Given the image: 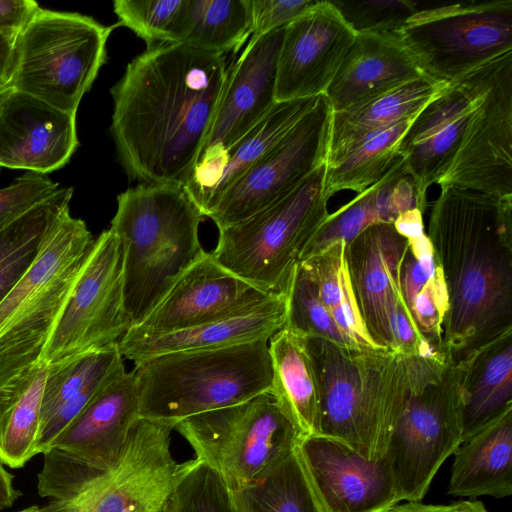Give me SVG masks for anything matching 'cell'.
I'll list each match as a JSON object with an SVG mask.
<instances>
[{
	"label": "cell",
	"mask_w": 512,
	"mask_h": 512,
	"mask_svg": "<svg viewBox=\"0 0 512 512\" xmlns=\"http://www.w3.org/2000/svg\"><path fill=\"white\" fill-rule=\"evenodd\" d=\"M224 54L161 43L112 87L111 134L129 178L182 186L209 133L227 76Z\"/></svg>",
	"instance_id": "6da1fadb"
},
{
	"label": "cell",
	"mask_w": 512,
	"mask_h": 512,
	"mask_svg": "<svg viewBox=\"0 0 512 512\" xmlns=\"http://www.w3.org/2000/svg\"><path fill=\"white\" fill-rule=\"evenodd\" d=\"M427 236L448 294L443 351L458 362L512 330V195L441 186Z\"/></svg>",
	"instance_id": "7a4b0ae2"
},
{
	"label": "cell",
	"mask_w": 512,
	"mask_h": 512,
	"mask_svg": "<svg viewBox=\"0 0 512 512\" xmlns=\"http://www.w3.org/2000/svg\"><path fill=\"white\" fill-rule=\"evenodd\" d=\"M204 218L182 186L140 184L117 196L110 230L122 253L123 296L131 327L140 324L180 276L206 255Z\"/></svg>",
	"instance_id": "3957f363"
},
{
	"label": "cell",
	"mask_w": 512,
	"mask_h": 512,
	"mask_svg": "<svg viewBox=\"0 0 512 512\" xmlns=\"http://www.w3.org/2000/svg\"><path fill=\"white\" fill-rule=\"evenodd\" d=\"M133 375L139 417L175 427L191 416L270 392L269 343L160 354L135 363Z\"/></svg>",
	"instance_id": "277c9868"
},
{
	"label": "cell",
	"mask_w": 512,
	"mask_h": 512,
	"mask_svg": "<svg viewBox=\"0 0 512 512\" xmlns=\"http://www.w3.org/2000/svg\"><path fill=\"white\" fill-rule=\"evenodd\" d=\"M404 398L385 457L399 502H421L444 461L463 442L457 362L402 354Z\"/></svg>",
	"instance_id": "5b68a950"
},
{
	"label": "cell",
	"mask_w": 512,
	"mask_h": 512,
	"mask_svg": "<svg viewBox=\"0 0 512 512\" xmlns=\"http://www.w3.org/2000/svg\"><path fill=\"white\" fill-rule=\"evenodd\" d=\"M93 242L86 223L66 211L0 303V385L40 361Z\"/></svg>",
	"instance_id": "8992f818"
},
{
	"label": "cell",
	"mask_w": 512,
	"mask_h": 512,
	"mask_svg": "<svg viewBox=\"0 0 512 512\" xmlns=\"http://www.w3.org/2000/svg\"><path fill=\"white\" fill-rule=\"evenodd\" d=\"M320 395V435L369 460L385 456L400 403L386 352L307 337Z\"/></svg>",
	"instance_id": "52a82bcc"
},
{
	"label": "cell",
	"mask_w": 512,
	"mask_h": 512,
	"mask_svg": "<svg viewBox=\"0 0 512 512\" xmlns=\"http://www.w3.org/2000/svg\"><path fill=\"white\" fill-rule=\"evenodd\" d=\"M325 172L324 163L280 200L219 229L214 260L267 294H287L305 248L329 215Z\"/></svg>",
	"instance_id": "ba28073f"
},
{
	"label": "cell",
	"mask_w": 512,
	"mask_h": 512,
	"mask_svg": "<svg viewBox=\"0 0 512 512\" xmlns=\"http://www.w3.org/2000/svg\"><path fill=\"white\" fill-rule=\"evenodd\" d=\"M113 28L77 12L40 7L16 38L11 86L76 114L106 62Z\"/></svg>",
	"instance_id": "9c48e42d"
},
{
	"label": "cell",
	"mask_w": 512,
	"mask_h": 512,
	"mask_svg": "<svg viewBox=\"0 0 512 512\" xmlns=\"http://www.w3.org/2000/svg\"><path fill=\"white\" fill-rule=\"evenodd\" d=\"M174 430L229 491L266 476L304 439L271 392L191 416Z\"/></svg>",
	"instance_id": "30bf717a"
},
{
	"label": "cell",
	"mask_w": 512,
	"mask_h": 512,
	"mask_svg": "<svg viewBox=\"0 0 512 512\" xmlns=\"http://www.w3.org/2000/svg\"><path fill=\"white\" fill-rule=\"evenodd\" d=\"M139 418L133 371L123 365L42 453L39 495L63 501L79 494L117 461Z\"/></svg>",
	"instance_id": "8fae6325"
},
{
	"label": "cell",
	"mask_w": 512,
	"mask_h": 512,
	"mask_svg": "<svg viewBox=\"0 0 512 512\" xmlns=\"http://www.w3.org/2000/svg\"><path fill=\"white\" fill-rule=\"evenodd\" d=\"M397 34L423 75L450 84L512 52V0L418 8Z\"/></svg>",
	"instance_id": "7c38bea8"
},
{
	"label": "cell",
	"mask_w": 512,
	"mask_h": 512,
	"mask_svg": "<svg viewBox=\"0 0 512 512\" xmlns=\"http://www.w3.org/2000/svg\"><path fill=\"white\" fill-rule=\"evenodd\" d=\"M174 427L139 418L117 461L83 491L49 501L44 512H165L177 485L199 462H178L171 452Z\"/></svg>",
	"instance_id": "4fadbf2b"
},
{
	"label": "cell",
	"mask_w": 512,
	"mask_h": 512,
	"mask_svg": "<svg viewBox=\"0 0 512 512\" xmlns=\"http://www.w3.org/2000/svg\"><path fill=\"white\" fill-rule=\"evenodd\" d=\"M131 326L124 305L120 242L108 229L94 239L40 361L49 365L116 345Z\"/></svg>",
	"instance_id": "5bb4252c"
},
{
	"label": "cell",
	"mask_w": 512,
	"mask_h": 512,
	"mask_svg": "<svg viewBox=\"0 0 512 512\" xmlns=\"http://www.w3.org/2000/svg\"><path fill=\"white\" fill-rule=\"evenodd\" d=\"M332 109L325 95L208 210L218 230L280 200L326 162Z\"/></svg>",
	"instance_id": "9a60e30c"
},
{
	"label": "cell",
	"mask_w": 512,
	"mask_h": 512,
	"mask_svg": "<svg viewBox=\"0 0 512 512\" xmlns=\"http://www.w3.org/2000/svg\"><path fill=\"white\" fill-rule=\"evenodd\" d=\"M499 57L448 84L417 113L398 143L397 154L415 183L425 211L427 191L439 183L453 161Z\"/></svg>",
	"instance_id": "2e32d148"
},
{
	"label": "cell",
	"mask_w": 512,
	"mask_h": 512,
	"mask_svg": "<svg viewBox=\"0 0 512 512\" xmlns=\"http://www.w3.org/2000/svg\"><path fill=\"white\" fill-rule=\"evenodd\" d=\"M438 184L512 195V52L497 59L489 86Z\"/></svg>",
	"instance_id": "e0dca14e"
},
{
	"label": "cell",
	"mask_w": 512,
	"mask_h": 512,
	"mask_svg": "<svg viewBox=\"0 0 512 512\" xmlns=\"http://www.w3.org/2000/svg\"><path fill=\"white\" fill-rule=\"evenodd\" d=\"M355 37L328 0L289 23L278 56L276 102L324 95Z\"/></svg>",
	"instance_id": "ac0fdd59"
},
{
	"label": "cell",
	"mask_w": 512,
	"mask_h": 512,
	"mask_svg": "<svg viewBox=\"0 0 512 512\" xmlns=\"http://www.w3.org/2000/svg\"><path fill=\"white\" fill-rule=\"evenodd\" d=\"M267 294L219 265L211 253L186 270L162 301L125 335L150 336L190 328L266 301Z\"/></svg>",
	"instance_id": "d6986e66"
},
{
	"label": "cell",
	"mask_w": 512,
	"mask_h": 512,
	"mask_svg": "<svg viewBox=\"0 0 512 512\" xmlns=\"http://www.w3.org/2000/svg\"><path fill=\"white\" fill-rule=\"evenodd\" d=\"M408 248L407 239L393 223L372 224L345 247L352 290L366 330L376 344L395 352L393 323Z\"/></svg>",
	"instance_id": "ffe728a7"
},
{
	"label": "cell",
	"mask_w": 512,
	"mask_h": 512,
	"mask_svg": "<svg viewBox=\"0 0 512 512\" xmlns=\"http://www.w3.org/2000/svg\"><path fill=\"white\" fill-rule=\"evenodd\" d=\"M299 449L326 512H378L400 503L385 456L366 459L323 435L304 438Z\"/></svg>",
	"instance_id": "44dd1931"
},
{
	"label": "cell",
	"mask_w": 512,
	"mask_h": 512,
	"mask_svg": "<svg viewBox=\"0 0 512 512\" xmlns=\"http://www.w3.org/2000/svg\"><path fill=\"white\" fill-rule=\"evenodd\" d=\"M285 27L251 37L241 55L228 67L201 153L229 148L274 107L277 63Z\"/></svg>",
	"instance_id": "7402d4cb"
},
{
	"label": "cell",
	"mask_w": 512,
	"mask_h": 512,
	"mask_svg": "<svg viewBox=\"0 0 512 512\" xmlns=\"http://www.w3.org/2000/svg\"><path fill=\"white\" fill-rule=\"evenodd\" d=\"M78 145L76 114L15 90L0 111V169L46 175L65 166Z\"/></svg>",
	"instance_id": "603a6c76"
},
{
	"label": "cell",
	"mask_w": 512,
	"mask_h": 512,
	"mask_svg": "<svg viewBox=\"0 0 512 512\" xmlns=\"http://www.w3.org/2000/svg\"><path fill=\"white\" fill-rule=\"evenodd\" d=\"M319 96L276 102L271 111L232 146L208 149L200 154L183 189L204 217L215 200L290 131Z\"/></svg>",
	"instance_id": "cb8c5ba5"
},
{
	"label": "cell",
	"mask_w": 512,
	"mask_h": 512,
	"mask_svg": "<svg viewBox=\"0 0 512 512\" xmlns=\"http://www.w3.org/2000/svg\"><path fill=\"white\" fill-rule=\"evenodd\" d=\"M288 293L274 295L248 310L190 328L150 336L124 335L118 342V350L123 359L137 363L165 353L269 341L286 325Z\"/></svg>",
	"instance_id": "d4e9b609"
},
{
	"label": "cell",
	"mask_w": 512,
	"mask_h": 512,
	"mask_svg": "<svg viewBox=\"0 0 512 512\" xmlns=\"http://www.w3.org/2000/svg\"><path fill=\"white\" fill-rule=\"evenodd\" d=\"M422 75L397 32L356 34L324 95L339 112Z\"/></svg>",
	"instance_id": "484cf974"
},
{
	"label": "cell",
	"mask_w": 512,
	"mask_h": 512,
	"mask_svg": "<svg viewBox=\"0 0 512 512\" xmlns=\"http://www.w3.org/2000/svg\"><path fill=\"white\" fill-rule=\"evenodd\" d=\"M463 442L512 410V330L457 362Z\"/></svg>",
	"instance_id": "4316f807"
},
{
	"label": "cell",
	"mask_w": 512,
	"mask_h": 512,
	"mask_svg": "<svg viewBox=\"0 0 512 512\" xmlns=\"http://www.w3.org/2000/svg\"><path fill=\"white\" fill-rule=\"evenodd\" d=\"M414 208L424 213L415 183L399 158L383 178L327 216L300 262L338 241L348 244L372 224L394 223L401 213Z\"/></svg>",
	"instance_id": "83f0119b"
},
{
	"label": "cell",
	"mask_w": 512,
	"mask_h": 512,
	"mask_svg": "<svg viewBox=\"0 0 512 512\" xmlns=\"http://www.w3.org/2000/svg\"><path fill=\"white\" fill-rule=\"evenodd\" d=\"M448 84L425 75L339 112H332L326 166L368 136L413 119Z\"/></svg>",
	"instance_id": "f1b7e54d"
},
{
	"label": "cell",
	"mask_w": 512,
	"mask_h": 512,
	"mask_svg": "<svg viewBox=\"0 0 512 512\" xmlns=\"http://www.w3.org/2000/svg\"><path fill=\"white\" fill-rule=\"evenodd\" d=\"M453 496L504 498L512 494V410L477 431L453 453Z\"/></svg>",
	"instance_id": "f546056e"
},
{
	"label": "cell",
	"mask_w": 512,
	"mask_h": 512,
	"mask_svg": "<svg viewBox=\"0 0 512 512\" xmlns=\"http://www.w3.org/2000/svg\"><path fill=\"white\" fill-rule=\"evenodd\" d=\"M271 394L304 438L320 435V395L307 337L284 326L269 339Z\"/></svg>",
	"instance_id": "4dcf8cb0"
},
{
	"label": "cell",
	"mask_w": 512,
	"mask_h": 512,
	"mask_svg": "<svg viewBox=\"0 0 512 512\" xmlns=\"http://www.w3.org/2000/svg\"><path fill=\"white\" fill-rule=\"evenodd\" d=\"M47 365L38 361L0 385V462L21 468L38 453Z\"/></svg>",
	"instance_id": "1f68e13d"
},
{
	"label": "cell",
	"mask_w": 512,
	"mask_h": 512,
	"mask_svg": "<svg viewBox=\"0 0 512 512\" xmlns=\"http://www.w3.org/2000/svg\"><path fill=\"white\" fill-rule=\"evenodd\" d=\"M73 188H58L0 232V303L35 261L48 233L69 209Z\"/></svg>",
	"instance_id": "d6a6232c"
},
{
	"label": "cell",
	"mask_w": 512,
	"mask_h": 512,
	"mask_svg": "<svg viewBox=\"0 0 512 512\" xmlns=\"http://www.w3.org/2000/svg\"><path fill=\"white\" fill-rule=\"evenodd\" d=\"M229 492L235 512H326L299 445L266 476Z\"/></svg>",
	"instance_id": "836d02e7"
},
{
	"label": "cell",
	"mask_w": 512,
	"mask_h": 512,
	"mask_svg": "<svg viewBox=\"0 0 512 512\" xmlns=\"http://www.w3.org/2000/svg\"><path fill=\"white\" fill-rule=\"evenodd\" d=\"M249 36V0H186L177 43L225 55L236 53Z\"/></svg>",
	"instance_id": "e575fe53"
},
{
	"label": "cell",
	"mask_w": 512,
	"mask_h": 512,
	"mask_svg": "<svg viewBox=\"0 0 512 512\" xmlns=\"http://www.w3.org/2000/svg\"><path fill=\"white\" fill-rule=\"evenodd\" d=\"M411 121L399 122L368 136L336 163L326 166V195L331 198L341 190L359 194L383 178L399 160L397 146Z\"/></svg>",
	"instance_id": "d590c367"
},
{
	"label": "cell",
	"mask_w": 512,
	"mask_h": 512,
	"mask_svg": "<svg viewBox=\"0 0 512 512\" xmlns=\"http://www.w3.org/2000/svg\"><path fill=\"white\" fill-rule=\"evenodd\" d=\"M123 365L118 344L47 365L40 426L89 384L109 376Z\"/></svg>",
	"instance_id": "8d00e7d4"
},
{
	"label": "cell",
	"mask_w": 512,
	"mask_h": 512,
	"mask_svg": "<svg viewBox=\"0 0 512 512\" xmlns=\"http://www.w3.org/2000/svg\"><path fill=\"white\" fill-rule=\"evenodd\" d=\"M285 326L306 337L324 338L353 349L321 301L314 280L300 264L294 273L288 293Z\"/></svg>",
	"instance_id": "74e56055"
},
{
	"label": "cell",
	"mask_w": 512,
	"mask_h": 512,
	"mask_svg": "<svg viewBox=\"0 0 512 512\" xmlns=\"http://www.w3.org/2000/svg\"><path fill=\"white\" fill-rule=\"evenodd\" d=\"M186 0H115L119 24L142 38L147 47L177 43L179 23Z\"/></svg>",
	"instance_id": "f35d334b"
},
{
	"label": "cell",
	"mask_w": 512,
	"mask_h": 512,
	"mask_svg": "<svg viewBox=\"0 0 512 512\" xmlns=\"http://www.w3.org/2000/svg\"><path fill=\"white\" fill-rule=\"evenodd\" d=\"M165 512H235L230 492L200 461L172 493Z\"/></svg>",
	"instance_id": "ab89813d"
},
{
	"label": "cell",
	"mask_w": 512,
	"mask_h": 512,
	"mask_svg": "<svg viewBox=\"0 0 512 512\" xmlns=\"http://www.w3.org/2000/svg\"><path fill=\"white\" fill-rule=\"evenodd\" d=\"M330 2L356 34L397 32L419 8L410 0Z\"/></svg>",
	"instance_id": "60d3db41"
},
{
	"label": "cell",
	"mask_w": 512,
	"mask_h": 512,
	"mask_svg": "<svg viewBox=\"0 0 512 512\" xmlns=\"http://www.w3.org/2000/svg\"><path fill=\"white\" fill-rule=\"evenodd\" d=\"M448 306L446 285L441 270L435 266L434 274L417 294L411 313L423 339L436 353L444 356L443 323Z\"/></svg>",
	"instance_id": "b9f144b4"
},
{
	"label": "cell",
	"mask_w": 512,
	"mask_h": 512,
	"mask_svg": "<svg viewBox=\"0 0 512 512\" xmlns=\"http://www.w3.org/2000/svg\"><path fill=\"white\" fill-rule=\"evenodd\" d=\"M58 189L43 174L26 172L0 189V232Z\"/></svg>",
	"instance_id": "7bdbcfd3"
},
{
	"label": "cell",
	"mask_w": 512,
	"mask_h": 512,
	"mask_svg": "<svg viewBox=\"0 0 512 512\" xmlns=\"http://www.w3.org/2000/svg\"><path fill=\"white\" fill-rule=\"evenodd\" d=\"M317 3L316 0H249L251 37L287 26Z\"/></svg>",
	"instance_id": "ee69618b"
},
{
	"label": "cell",
	"mask_w": 512,
	"mask_h": 512,
	"mask_svg": "<svg viewBox=\"0 0 512 512\" xmlns=\"http://www.w3.org/2000/svg\"><path fill=\"white\" fill-rule=\"evenodd\" d=\"M39 9L33 0H0V33L16 39Z\"/></svg>",
	"instance_id": "f6af8a7d"
},
{
	"label": "cell",
	"mask_w": 512,
	"mask_h": 512,
	"mask_svg": "<svg viewBox=\"0 0 512 512\" xmlns=\"http://www.w3.org/2000/svg\"><path fill=\"white\" fill-rule=\"evenodd\" d=\"M428 279L429 277L408 248L400 269V289L404 302L410 312L412 311L413 302L417 294Z\"/></svg>",
	"instance_id": "bcb514c9"
},
{
	"label": "cell",
	"mask_w": 512,
	"mask_h": 512,
	"mask_svg": "<svg viewBox=\"0 0 512 512\" xmlns=\"http://www.w3.org/2000/svg\"><path fill=\"white\" fill-rule=\"evenodd\" d=\"M409 250L412 252L419 265L430 278L435 271L433 248L428 236L423 233L413 239H409Z\"/></svg>",
	"instance_id": "7dc6e473"
},
{
	"label": "cell",
	"mask_w": 512,
	"mask_h": 512,
	"mask_svg": "<svg viewBox=\"0 0 512 512\" xmlns=\"http://www.w3.org/2000/svg\"><path fill=\"white\" fill-rule=\"evenodd\" d=\"M396 231L407 240L413 239L424 233L423 213L417 209H411L401 213L393 223Z\"/></svg>",
	"instance_id": "c3c4849f"
},
{
	"label": "cell",
	"mask_w": 512,
	"mask_h": 512,
	"mask_svg": "<svg viewBox=\"0 0 512 512\" xmlns=\"http://www.w3.org/2000/svg\"><path fill=\"white\" fill-rule=\"evenodd\" d=\"M16 39L0 33V85L11 84Z\"/></svg>",
	"instance_id": "681fc988"
},
{
	"label": "cell",
	"mask_w": 512,
	"mask_h": 512,
	"mask_svg": "<svg viewBox=\"0 0 512 512\" xmlns=\"http://www.w3.org/2000/svg\"><path fill=\"white\" fill-rule=\"evenodd\" d=\"M13 480L14 476L0 462V511L11 507L20 496V492L15 488Z\"/></svg>",
	"instance_id": "f907efd6"
},
{
	"label": "cell",
	"mask_w": 512,
	"mask_h": 512,
	"mask_svg": "<svg viewBox=\"0 0 512 512\" xmlns=\"http://www.w3.org/2000/svg\"><path fill=\"white\" fill-rule=\"evenodd\" d=\"M456 502L448 505L423 504L421 502L397 503L378 512H455Z\"/></svg>",
	"instance_id": "816d5d0a"
},
{
	"label": "cell",
	"mask_w": 512,
	"mask_h": 512,
	"mask_svg": "<svg viewBox=\"0 0 512 512\" xmlns=\"http://www.w3.org/2000/svg\"><path fill=\"white\" fill-rule=\"evenodd\" d=\"M455 512H488V510L481 501L471 499L456 502Z\"/></svg>",
	"instance_id": "f5cc1de1"
},
{
	"label": "cell",
	"mask_w": 512,
	"mask_h": 512,
	"mask_svg": "<svg viewBox=\"0 0 512 512\" xmlns=\"http://www.w3.org/2000/svg\"><path fill=\"white\" fill-rule=\"evenodd\" d=\"M13 91L11 84L0 85V111Z\"/></svg>",
	"instance_id": "db71d44e"
},
{
	"label": "cell",
	"mask_w": 512,
	"mask_h": 512,
	"mask_svg": "<svg viewBox=\"0 0 512 512\" xmlns=\"http://www.w3.org/2000/svg\"><path fill=\"white\" fill-rule=\"evenodd\" d=\"M15 512H44V509H43V507L33 505V506H29V507H26L24 509H21V510L15 511Z\"/></svg>",
	"instance_id": "11a10c76"
}]
</instances>
